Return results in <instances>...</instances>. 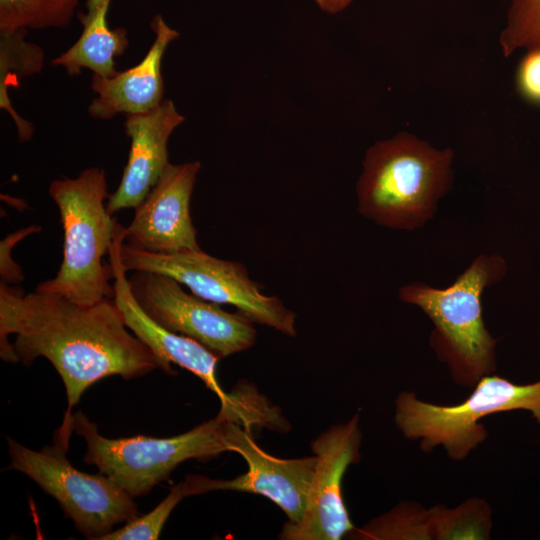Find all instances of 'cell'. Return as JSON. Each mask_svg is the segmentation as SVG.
Wrapping results in <instances>:
<instances>
[{
	"label": "cell",
	"instance_id": "1",
	"mask_svg": "<svg viewBox=\"0 0 540 540\" xmlns=\"http://www.w3.org/2000/svg\"><path fill=\"white\" fill-rule=\"evenodd\" d=\"M0 355L30 365L44 357L60 375L69 417L82 394L110 376L142 377L164 364L125 325L112 298L80 306L55 293L0 283Z\"/></svg>",
	"mask_w": 540,
	"mask_h": 540
},
{
	"label": "cell",
	"instance_id": "2",
	"mask_svg": "<svg viewBox=\"0 0 540 540\" xmlns=\"http://www.w3.org/2000/svg\"><path fill=\"white\" fill-rule=\"evenodd\" d=\"M236 422L250 429L279 430L283 417L254 386L243 384L236 387L235 401L220 407L214 418L173 437L107 438L81 411L64 418L59 433L70 436L75 432L82 436L87 446L84 461L136 498L150 492L186 460L231 451V429Z\"/></svg>",
	"mask_w": 540,
	"mask_h": 540
},
{
	"label": "cell",
	"instance_id": "3",
	"mask_svg": "<svg viewBox=\"0 0 540 540\" xmlns=\"http://www.w3.org/2000/svg\"><path fill=\"white\" fill-rule=\"evenodd\" d=\"M453 156L407 132L377 141L366 151L356 186L359 213L393 229L423 226L452 185Z\"/></svg>",
	"mask_w": 540,
	"mask_h": 540
},
{
	"label": "cell",
	"instance_id": "4",
	"mask_svg": "<svg viewBox=\"0 0 540 540\" xmlns=\"http://www.w3.org/2000/svg\"><path fill=\"white\" fill-rule=\"evenodd\" d=\"M49 195L58 207L64 231L63 260L56 276L37 291L59 294L80 306H92L114 296L109 252L117 222L106 208L108 183L104 169L89 167L76 178L50 183Z\"/></svg>",
	"mask_w": 540,
	"mask_h": 540
},
{
	"label": "cell",
	"instance_id": "5",
	"mask_svg": "<svg viewBox=\"0 0 540 540\" xmlns=\"http://www.w3.org/2000/svg\"><path fill=\"white\" fill-rule=\"evenodd\" d=\"M496 254L479 255L444 289L414 282L399 289V298L419 307L433 322L431 345L456 379L473 384L495 368L496 340L485 327L481 296L506 273Z\"/></svg>",
	"mask_w": 540,
	"mask_h": 540
},
{
	"label": "cell",
	"instance_id": "6",
	"mask_svg": "<svg viewBox=\"0 0 540 540\" xmlns=\"http://www.w3.org/2000/svg\"><path fill=\"white\" fill-rule=\"evenodd\" d=\"M509 410L530 411L540 424V380L519 385L485 375L467 399L453 406L427 403L403 392L396 400L395 422L407 438L419 439L422 449L442 445L451 458L461 460L487 437L479 421Z\"/></svg>",
	"mask_w": 540,
	"mask_h": 540
},
{
	"label": "cell",
	"instance_id": "7",
	"mask_svg": "<svg viewBox=\"0 0 540 540\" xmlns=\"http://www.w3.org/2000/svg\"><path fill=\"white\" fill-rule=\"evenodd\" d=\"M9 468L19 471L52 496L84 536L101 540L121 523L140 514L134 498L108 476L79 471L66 457L68 447L55 442L40 451L8 438Z\"/></svg>",
	"mask_w": 540,
	"mask_h": 540
},
{
	"label": "cell",
	"instance_id": "8",
	"mask_svg": "<svg viewBox=\"0 0 540 540\" xmlns=\"http://www.w3.org/2000/svg\"><path fill=\"white\" fill-rule=\"evenodd\" d=\"M120 259L126 272L168 275L205 300L233 305L255 323L287 336L296 335L295 313L278 297L264 295L239 262L216 258L201 249L170 255L151 253L125 241L120 247Z\"/></svg>",
	"mask_w": 540,
	"mask_h": 540
},
{
	"label": "cell",
	"instance_id": "9",
	"mask_svg": "<svg viewBox=\"0 0 540 540\" xmlns=\"http://www.w3.org/2000/svg\"><path fill=\"white\" fill-rule=\"evenodd\" d=\"M128 282L139 306L155 322L196 340L220 358L255 344L257 331L246 315L227 312L219 304L185 292L168 275L134 271Z\"/></svg>",
	"mask_w": 540,
	"mask_h": 540
},
{
	"label": "cell",
	"instance_id": "10",
	"mask_svg": "<svg viewBox=\"0 0 540 540\" xmlns=\"http://www.w3.org/2000/svg\"><path fill=\"white\" fill-rule=\"evenodd\" d=\"M359 416L344 424L332 425L311 443L316 467L303 516L287 521L280 534L283 540H339L353 526L345 506L342 482L347 468L360 459Z\"/></svg>",
	"mask_w": 540,
	"mask_h": 540
},
{
	"label": "cell",
	"instance_id": "11",
	"mask_svg": "<svg viewBox=\"0 0 540 540\" xmlns=\"http://www.w3.org/2000/svg\"><path fill=\"white\" fill-rule=\"evenodd\" d=\"M231 452L244 458L247 471L230 480L189 475L193 494L227 490L261 495L277 505L287 521L298 522L305 511L316 456L282 459L270 455L254 441L251 429L240 422L231 429Z\"/></svg>",
	"mask_w": 540,
	"mask_h": 540
},
{
	"label": "cell",
	"instance_id": "12",
	"mask_svg": "<svg viewBox=\"0 0 540 540\" xmlns=\"http://www.w3.org/2000/svg\"><path fill=\"white\" fill-rule=\"evenodd\" d=\"M199 161L169 163L158 182L135 209L125 227V242L151 253L200 250L190 215V200L200 171Z\"/></svg>",
	"mask_w": 540,
	"mask_h": 540
},
{
	"label": "cell",
	"instance_id": "13",
	"mask_svg": "<svg viewBox=\"0 0 540 540\" xmlns=\"http://www.w3.org/2000/svg\"><path fill=\"white\" fill-rule=\"evenodd\" d=\"M124 239L125 227L117 223L108 254L114 278L113 300L125 325L159 358L166 373L176 374L171 364L180 366L200 378L218 396L221 407L232 404L235 400L234 390L225 392L216 377L217 362L221 358L196 340L164 328L137 303L120 259V247Z\"/></svg>",
	"mask_w": 540,
	"mask_h": 540
},
{
	"label": "cell",
	"instance_id": "14",
	"mask_svg": "<svg viewBox=\"0 0 540 540\" xmlns=\"http://www.w3.org/2000/svg\"><path fill=\"white\" fill-rule=\"evenodd\" d=\"M125 116L130 151L120 184L106 202L112 216L122 209L135 208L158 182L170 163L169 138L185 120L174 102L166 98L148 112Z\"/></svg>",
	"mask_w": 540,
	"mask_h": 540
},
{
	"label": "cell",
	"instance_id": "15",
	"mask_svg": "<svg viewBox=\"0 0 540 540\" xmlns=\"http://www.w3.org/2000/svg\"><path fill=\"white\" fill-rule=\"evenodd\" d=\"M150 27L154 40L137 65L110 77L92 75L90 87L96 97L88 106L91 117L108 120L120 113H145L165 99L162 58L179 33L160 14L153 17Z\"/></svg>",
	"mask_w": 540,
	"mask_h": 540
},
{
	"label": "cell",
	"instance_id": "16",
	"mask_svg": "<svg viewBox=\"0 0 540 540\" xmlns=\"http://www.w3.org/2000/svg\"><path fill=\"white\" fill-rule=\"evenodd\" d=\"M112 0H86V12L77 17L82 25L79 39L65 52L51 61L63 67L69 76H78L83 68L101 77L117 73L115 57L125 53L129 46L124 27L110 28L108 11Z\"/></svg>",
	"mask_w": 540,
	"mask_h": 540
},
{
	"label": "cell",
	"instance_id": "17",
	"mask_svg": "<svg viewBox=\"0 0 540 540\" xmlns=\"http://www.w3.org/2000/svg\"><path fill=\"white\" fill-rule=\"evenodd\" d=\"M27 32L24 29L0 32V107L13 119L21 142L32 138L34 128L13 108L9 87H16L22 78L41 72L45 62L43 49L25 40Z\"/></svg>",
	"mask_w": 540,
	"mask_h": 540
},
{
	"label": "cell",
	"instance_id": "18",
	"mask_svg": "<svg viewBox=\"0 0 540 540\" xmlns=\"http://www.w3.org/2000/svg\"><path fill=\"white\" fill-rule=\"evenodd\" d=\"M81 0H0V32L64 29Z\"/></svg>",
	"mask_w": 540,
	"mask_h": 540
},
{
	"label": "cell",
	"instance_id": "19",
	"mask_svg": "<svg viewBox=\"0 0 540 540\" xmlns=\"http://www.w3.org/2000/svg\"><path fill=\"white\" fill-rule=\"evenodd\" d=\"M348 536L365 540L437 539L436 509L400 504Z\"/></svg>",
	"mask_w": 540,
	"mask_h": 540
},
{
	"label": "cell",
	"instance_id": "20",
	"mask_svg": "<svg viewBox=\"0 0 540 540\" xmlns=\"http://www.w3.org/2000/svg\"><path fill=\"white\" fill-rule=\"evenodd\" d=\"M500 45L505 56L540 49V0H511Z\"/></svg>",
	"mask_w": 540,
	"mask_h": 540
},
{
	"label": "cell",
	"instance_id": "21",
	"mask_svg": "<svg viewBox=\"0 0 540 540\" xmlns=\"http://www.w3.org/2000/svg\"><path fill=\"white\" fill-rule=\"evenodd\" d=\"M192 496L186 479L176 484L169 494L150 512L139 515L114 529L101 538V540H155L164 527L168 517L185 497Z\"/></svg>",
	"mask_w": 540,
	"mask_h": 540
},
{
	"label": "cell",
	"instance_id": "22",
	"mask_svg": "<svg viewBox=\"0 0 540 540\" xmlns=\"http://www.w3.org/2000/svg\"><path fill=\"white\" fill-rule=\"evenodd\" d=\"M41 231V227L30 225L7 235L0 242V280L1 284L16 285L23 281L21 266L12 258L14 246L29 235Z\"/></svg>",
	"mask_w": 540,
	"mask_h": 540
},
{
	"label": "cell",
	"instance_id": "23",
	"mask_svg": "<svg viewBox=\"0 0 540 540\" xmlns=\"http://www.w3.org/2000/svg\"><path fill=\"white\" fill-rule=\"evenodd\" d=\"M517 83L527 99L540 102V49L527 52L519 66Z\"/></svg>",
	"mask_w": 540,
	"mask_h": 540
},
{
	"label": "cell",
	"instance_id": "24",
	"mask_svg": "<svg viewBox=\"0 0 540 540\" xmlns=\"http://www.w3.org/2000/svg\"><path fill=\"white\" fill-rule=\"evenodd\" d=\"M317 6L324 12L335 14L344 10L352 0H314Z\"/></svg>",
	"mask_w": 540,
	"mask_h": 540
}]
</instances>
